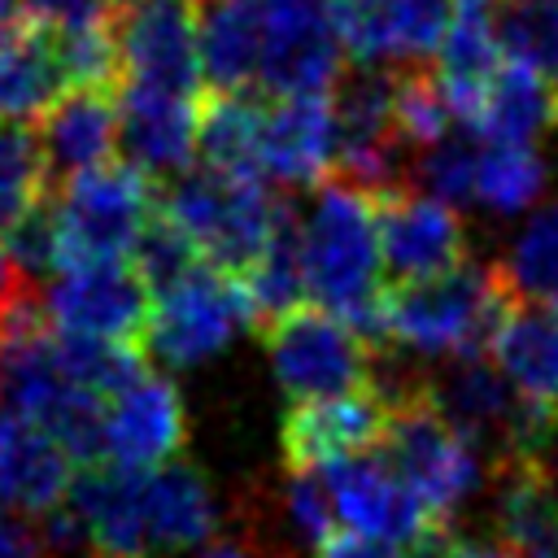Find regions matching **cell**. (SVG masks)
<instances>
[{"label": "cell", "mask_w": 558, "mask_h": 558, "mask_svg": "<svg viewBox=\"0 0 558 558\" xmlns=\"http://www.w3.org/2000/svg\"><path fill=\"white\" fill-rule=\"evenodd\" d=\"M296 248L305 296H314L331 318L357 331L371 349L384 344V296L379 283V231L375 201L344 179L314 187L310 209L296 214Z\"/></svg>", "instance_id": "6da1fadb"}, {"label": "cell", "mask_w": 558, "mask_h": 558, "mask_svg": "<svg viewBox=\"0 0 558 558\" xmlns=\"http://www.w3.org/2000/svg\"><path fill=\"white\" fill-rule=\"evenodd\" d=\"M514 296L501 283L497 266L462 262L436 279L388 288L384 296V344H397L418 357L462 362L484 357Z\"/></svg>", "instance_id": "7a4b0ae2"}, {"label": "cell", "mask_w": 558, "mask_h": 558, "mask_svg": "<svg viewBox=\"0 0 558 558\" xmlns=\"http://www.w3.org/2000/svg\"><path fill=\"white\" fill-rule=\"evenodd\" d=\"M157 214L192 244L205 266L240 279L275 244L292 209L266 183L205 166L179 174L157 201Z\"/></svg>", "instance_id": "3957f363"}, {"label": "cell", "mask_w": 558, "mask_h": 558, "mask_svg": "<svg viewBox=\"0 0 558 558\" xmlns=\"http://www.w3.org/2000/svg\"><path fill=\"white\" fill-rule=\"evenodd\" d=\"M157 214L153 179L131 161H109L87 174L61 183L52 201L57 227V270L96 266V262H131L144 227Z\"/></svg>", "instance_id": "277c9868"}, {"label": "cell", "mask_w": 558, "mask_h": 558, "mask_svg": "<svg viewBox=\"0 0 558 558\" xmlns=\"http://www.w3.org/2000/svg\"><path fill=\"white\" fill-rule=\"evenodd\" d=\"M384 458L401 471V480L418 493V501L432 510L436 523L449 527L453 510H462L488 480V458L475 440H466L427 397V375L418 392L392 405L388 432H384Z\"/></svg>", "instance_id": "5b68a950"}, {"label": "cell", "mask_w": 558, "mask_h": 558, "mask_svg": "<svg viewBox=\"0 0 558 558\" xmlns=\"http://www.w3.org/2000/svg\"><path fill=\"white\" fill-rule=\"evenodd\" d=\"M248 327H257V318L244 283L214 266H196L170 288L153 292L140 349L161 366L187 371L227 353L231 340Z\"/></svg>", "instance_id": "8992f818"}, {"label": "cell", "mask_w": 558, "mask_h": 558, "mask_svg": "<svg viewBox=\"0 0 558 558\" xmlns=\"http://www.w3.org/2000/svg\"><path fill=\"white\" fill-rule=\"evenodd\" d=\"M275 384L296 401H323L357 392L375 375V349L327 310H292L262 327Z\"/></svg>", "instance_id": "52a82bcc"}, {"label": "cell", "mask_w": 558, "mask_h": 558, "mask_svg": "<svg viewBox=\"0 0 558 558\" xmlns=\"http://www.w3.org/2000/svg\"><path fill=\"white\" fill-rule=\"evenodd\" d=\"M148 305L153 292L131 262L70 266L44 288V314L52 331L118 349H140Z\"/></svg>", "instance_id": "ba28073f"}, {"label": "cell", "mask_w": 558, "mask_h": 558, "mask_svg": "<svg viewBox=\"0 0 558 558\" xmlns=\"http://www.w3.org/2000/svg\"><path fill=\"white\" fill-rule=\"evenodd\" d=\"M340 35L327 0H262V65L257 87L266 100L331 96L340 83Z\"/></svg>", "instance_id": "9c48e42d"}, {"label": "cell", "mask_w": 558, "mask_h": 558, "mask_svg": "<svg viewBox=\"0 0 558 558\" xmlns=\"http://www.w3.org/2000/svg\"><path fill=\"white\" fill-rule=\"evenodd\" d=\"M323 484L331 493L336 519L353 527V536L379 541V545H427L445 523L432 519V510L418 501V493L401 480V471L384 453H353L323 466Z\"/></svg>", "instance_id": "30bf717a"}, {"label": "cell", "mask_w": 558, "mask_h": 558, "mask_svg": "<svg viewBox=\"0 0 558 558\" xmlns=\"http://www.w3.org/2000/svg\"><path fill=\"white\" fill-rule=\"evenodd\" d=\"M118 87H148L196 100L205 78L196 0H144L118 13Z\"/></svg>", "instance_id": "8fae6325"}, {"label": "cell", "mask_w": 558, "mask_h": 558, "mask_svg": "<svg viewBox=\"0 0 558 558\" xmlns=\"http://www.w3.org/2000/svg\"><path fill=\"white\" fill-rule=\"evenodd\" d=\"M187 440V410L179 388L140 366L100 410V462L126 471H157L179 458Z\"/></svg>", "instance_id": "7c38bea8"}, {"label": "cell", "mask_w": 558, "mask_h": 558, "mask_svg": "<svg viewBox=\"0 0 558 558\" xmlns=\"http://www.w3.org/2000/svg\"><path fill=\"white\" fill-rule=\"evenodd\" d=\"M327 13L357 65L392 70L440 52L453 0H327Z\"/></svg>", "instance_id": "4fadbf2b"}, {"label": "cell", "mask_w": 558, "mask_h": 558, "mask_svg": "<svg viewBox=\"0 0 558 558\" xmlns=\"http://www.w3.org/2000/svg\"><path fill=\"white\" fill-rule=\"evenodd\" d=\"M375 231H379V257L384 270L401 283L436 279L466 262V227L453 214V205L401 187L388 196H375Z\"/></svg>", "instance_id": "5bb4252c"}, {"label": "cell", "mask_w": 558, "mask_h": 558, "mask_svg": "<svg viewBox=\"0 0 558 558\" xmlns=\"http://www.w3.org/2000/svg\"><path fill=\"white\" fill-rule=\"evenodd\" d=\"M388 418L392 401L375 384L323 401H296L279 427L283 462L288 471H323L327 462L366 453L371 445H384Z\"/></svg>", "instance_id": "9a60e30c"}, {"label": "cell", "mask_w": 558, "mask_h": 558, "mask_svg": "<svg viewBox=\"0 0 558 558\" xmlns=\"http://www.w3.org/2000/svg\"><path fill=\"white\" fill-rule=\"evenodd\" d=\"M336 174V109L331 96L262 100L257 179L283 187H318Z\"/></svg>", "instance_id": "2e32d148"}, {"label": "cell", "mask_w": 558, "mask_h": 558, "mask_svg": "<svg viewBox=\"0 0 558 558\" xmlns=\"http://www.w3.org/2000/svg\"><path fill=\"white\" fill-rule=\"evenodd\" d=\"M140 519H144V558H174L205 545L218 532L222 506L209 475L196 462L174 458L140 475Z\"/></svg>", "instance_id": "e0dca14e"}, {"label": "cell", "mask_w": 558, "mask_h": 558, "mask_svg": "<svg viewBox=\"0 0 558 558\" xmlns=\"http://www.w3.org/2000/svg\"><path fill=\"white\" fill-rule=\"evenodd\" d=\"M74 488V458L39 423L0 410V506L22 510L31 523L65 510Z\"/></svg>", "instance_id": "ac0fdd59"}, {"label": "cell", "mask_w": 558, "mask_h": 558, "mask_svg": "<svg viewBox=\"0 0 558 558\" xmlns=\"http://www.w3.org/2000/svg\"><path fill=\"white\" fill-rule=\"evenodd\" d=\"M35 140L48 174L61 183L96 166H109L118 148V92H100V87L61 92L35 118Z\"/></svg>", "instance_id": "d6986e66"}, {"label": "cell", "mask_w": 558, "mask_h": 558, "mask_svg": "<svg viewBox=\"0 0 558 558\" xmlns=\"http://www.w3.org/2000/svg\"><path fill=\"white\" fill-rule=\"evenodd\" d=\"M196 131H201L196 100L148 87H118V144L126 148L140 174L148 179L187 174V161L196 153Z\"/></svg>", "instance_id": "ffe728a7"}, {"label": "cell", "mask_w": 558, "mask_h": 558, "mask_svg": "<svg viewBox=\"0 0 558 558\" xmlns=\"http://www.w3.org/2000/svg\"><path fill=\"white\" fill-rule=\"evenodd\" d=\"M497 545L514 558H558V480L541 458H519L493 471Z\"/></svg>", "instance_id": "44dd1931"}, {"label": "cell", "mask_w": 558, "mask_h": 558, "mask_svg": "<svg viewBox=\"0 0 558 558\" xmlns=\"http://www.w3.org/2000/svg\"><path fill=\"white\" fill-rule=\"evenodd\" d=\"M493 366L510 392L536 410L558 414V318L541 305H510L493 344Z\"/></svg>", "instance_id": "7402d4cb"}, {"label": "cell", "mask_w": 558, "mask_h": 558, "mask_svg": "<svg viewBox=\"0 0 558 558\" xmlns=\"http://www.w3.org/2000/svg\"><path fill=\"white\" fill-rule=\"evenodd\" d=\"M462 126H471L488 144L532 148L545 131L558 126V92L545 78H536V74L501 61V70L484 83V92L471 105V113H466Z\"/></svg>", "instance_id": "603a6c76"}, {"label": "cell", "mask_w": 558, "mask_h": 558, "mask_svg": "<svg viewBox=\"0 0 558 558\" xmlns=\"http://www.w3.org/2000/svg\"><path fill=\"white\" fill-rule=\"evenodd\" d=\"M201 70L218 96L257 87L262 65V0H196Z\"/></svg>", "instance_id": "cb8c5ba5"}, {"label": "cell", "mask_w": 558, "mask_h": 558, "mask_svg": "<svg viewBox=\"0 0 558 558\" xmlns=\"http://www.w3.org/2000/svg\"><path fill=\"white\" fill-rule=\"evenodd\" d=\"M61 92H70L57 48L17 13L0 22V122L39 118Z\"/></svg>", "instance_id": "d4e9b609"}, {"label": "cell", "mask_w": 558, "mask_h": 558, "mask_svg": "<svg viewBox=\"0 0 558 558\" xmlns=\"http://www.w3.org/2000/svg\"><path fill=\"white\" fill-rule=\"evenodd\" d=\"M549 187V166L532 148L514 144H480L475 148V174H471V205H480L493 218H514L536 209V201Z\"/></svg>", "instance_id": "484cf974"}, {"label": "cell", "mask_w": 558, "mask_h": 558, "mask_svg": "<svg viewBox=\"0 0 558 558\" xmlns=\"http://www.w3.org/2000/svg\"><path fill=\"white\" fill-rule=\"evenodd\" d=\"M257 122H262V100H253L248 92H235V96L214 92L201 109L196 153L205 157L209 170L257 179Z\"/></svg>", "instance_id": "4316f807"}, {"label": "cell", "mask_w": 558, "mask_h": 558, "mask_svg": "<svg viewBox=\"0 0 558 558\" xmlns=\"http://www.w3.org/2000/svg\"><path fill=\"white\" fill-rule=\"evenodd\" d=\"M497 275L519 305L558 296V205H536L527 214L506 257L497 262Z\"/></svg>", "instance_id": "83f0119b"}, {"label": "cell", "mask_w": 558, "mask_h": 558, "mask_svg": "<svg viewBox=\"0 0 558 558\" xmlns=\"http://www.w3.org/2000/svg\"><path fill=\"white\" fill-rule=\"evenodd\" d=\"M493 31L510 65L558 78V0H493Z\"/></svg>", "instance_id": "f1b7e54d"}, {"label": "cell", "mask_w": 558, "mask_h": 558, "mask_svg": "<svg viewBox=\"0 0 558 558\" xmlns=\"http://www.w3.org/2000/svg\"><path fill=\"white\" fill-rule=\"evenodd\" d=\"M240 283H244V292H248L257 331L270 327L275 318H283V314L301 310L305 279H301V248H296V214L283 218L275 244L240 275Z\"/></svg>", "instance_id": "f546056e"}, {"label": "cell", "mask_w": 558, "mask_h": 558, "mask_svg": "<svg viewBox=\"0 0 558 558\" xmlns=\"http://www.w3.org/2000/svg\"><path fill=\"white\" fill-rule=\"evenodd\" d=\"M48 166L26 122H0V235L48 201Z\"/></svg>", "instance_id": "4dcf8cb0"}, {"label": "cell", "mask_w": 558, "mask_h": 558, "mask_svg": "<svg viewBox=\"0 0 558 558\" xmlns=\"http://www.w3.org/2000/svg\"><path fill=\"white\" fill-rule=\"evenodd\" d=\"M275 523L296 545L323 549L336 536V506L323 484V471H283L275 488Z\"/></svg>", "instance_id": "1f68e13d"}, {"label": "cell", "mask_w": 558, "mask_h": 558, "mask_svg": "<svg viewBox=\"0 0 558 558\" xmlns=\"http://www.w3.org/2000/svg\"><path fill=\"white\" fill-rule=\"evenodd\" d=\"M453 109L436 83V74L427 70H405L397 74V131L405 140L410 153H423L440 140L453 135Z\"/></svg>", "instance_id": "d6a6232c"}, {"label": "cell", "mask_w": 558, "mask_h": 558, "mask_svg": "<svg viewBox=\"0 0 558 558\" xmlns=\"http://www.w3.org/2000/svg\"><path fill=\"white\" fill-rule=\"evenodd\" d=\"M17 17L26 26H35L44 39L61 44V39L83 35V31L109 26L113 9L105 0H17Z\"/></svg>", "instance_id": "836d02e7"}, {"label": "cell", "mask_w": 558, "mask_h": 558, "mask_svg": "<svg viewBox=\"0 0 558 558\" xmlns=\"http://www.w3.org/2000/svg\"><path fill=\"white\" fill-rule=\"evenodd\" d=\"M414 558H514V554L501 549L497 541H471V536H453V532L445 527V532H436L427 545H418Z\"/></svg>", "instance_id": "e575fe53"}, {"label": "cell", "mask_w": 558, "mask_h": 558, "mask_svg": "<svg viewBox=\"0 0 558 558\" xmlns=\"http://www.w3.org/2000/svg\"><path fill=\"white\" fill-rule=\"evenodd\" d=\"M318 558H401L392 545H379V541H366V536H331Z\"/></svg>", "instance_id": "d590c367"}, {"label": "cell", "mask_w": 558, "mask_h": 558, "mask_svg": "<svg viewBox=\"0 0 558 558\" xmlns=\"http://www.w3.org/2000/svg\"><path fill=\"white\" fill-rule=\"evenodd\" d=\"M201 558H257L244 541H218V545H209V549H201Z\"/></svg>", "instance_id": "8d00e7d4"}, {"label": "cell", "mask_w": 558, "mask_h": 558, "mask_svg": "<svg viewBox=\"0 0 558 558\" xmlns=\"http://www.w3.org/2000/svg\"><path fill=\"white\" fill-rule=\"evenodd\" d=\"M13 279H17V275H13V266H9V257H4V244H0V292H4V288H9Z\"/></svg>", "instance_id": "74e56055"}, {"label": "cell", "mask_w": 558, "mask_h": 558, "mask_svg": "<svg viewBox=\"0 0 558 558\" xmlns=\"http://www.w3.org/2000/svg\"><path fill=\"white\" fill-rule=\"evenodd\" d=\"M105 4H118V9L126 13V9H135V4H144V0H105Z\"/></svg>", "instance_id": "f35d334b"}, {"label": "cell", "mask_w": 558, "mask_h": 558, "mask_svg": "<svg viewBox=\"0 0 558 558\" xmlns=\"http://www.w3.org/2000/svg\"><path fill=\"white\" fill-rule=\"evenodd\" d=\"M9 13H13V0H0V22H4Z\"/></svg>", "instance_id": "ab89813d"}, {"label": "cell", "mask_w": 558, "mask_h": 558, "mask_svg": "<svg viewBox=\"0 0 558 558\" xmlns=\"http://www.w3.org/2000/svg\"><path fill=\"white\" fill-rule=\"evenodd\" d=\"M554 318H558V296H554Z\"/></svg>", "instance_id": "60d3db41"}]
</instances>
